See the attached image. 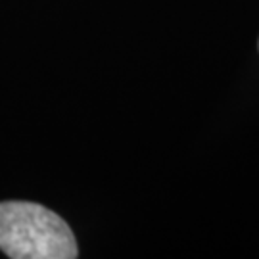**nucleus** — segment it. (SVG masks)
<instances>
[{
    "label": "nucleus",
    "mask_w": 259,
    "mask_h": 259,
    "mask_svg": "<svg viewBox=\"0 0 259 259\" xmlns=\"http://www.w3.org/2000/svg\"><path fill=\"white\" fill-rule=\"evenodd\" d=\"M0 250L12 259H75L79 255L67 223L33 202L0 204Z\"/></svg>",
    "instance_id": "nucleus-1"
}]
</instances>
